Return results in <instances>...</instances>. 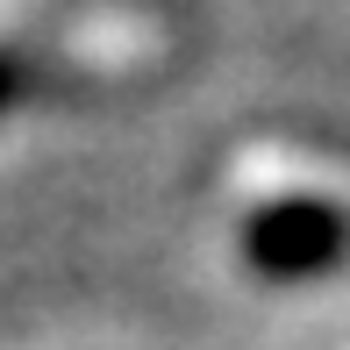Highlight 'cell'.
<instances>
[{
  "label": "cell",
  "mask_w": 350,
  "mask_h": 350,
  "mask_svg": "<svg viewBox=\"0 0 350 350\" xmlns=\"http://www.w3.org/2000/svg\"><path fill=\"white\" fill-rule=\"evenodd\" d=\"M29 57L22 51H8V43H0V115H14V107H22V93H29Z\"/></svg>",
  "instance_id": "obj_2"
},
{
  "label": "cell",
  "mask_w": 350,
  "mask_h": 350,
  "mask_svg": "<svg viewBox=\"0 0 350 350\" xmlns=\"http://www.w3.org/2000/svg\"><path fill=\"white\" fill-rule=\"evenodd\" d=\"M350 258V208L322 193H279L243 215V265L272 286L322 279Z\"/></svg>",
  "instance_id": "obj_1"
}]
</instances>
